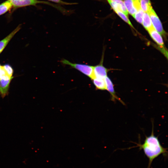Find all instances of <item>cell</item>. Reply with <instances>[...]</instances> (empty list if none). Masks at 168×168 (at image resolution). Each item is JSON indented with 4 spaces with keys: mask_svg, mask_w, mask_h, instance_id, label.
<instances>
[{
    "mask_svg": "<svg viewBox=\"0 0 168 168\" xmlns=\"http://www.w3.org/2000/svg\"><path fill=\"white\" fill-rule=\"evenodd\" d=\"M137 147L143 150L148 159V168H151L153 161L160 155H167V149L161 146L158 137L154 135L153 129L151 135L146 137L144 143L138 144Z\"/></svg>",
    "mask_w": 168,
    "mask_h": 168,
    "instance_id": "1",
    "label": "cell"
},
{
    "mask_svg": "<svg viewBox=\"0 0 168 168\" xmlns=\"http://www.w3.org/2000/svg\"><path fill=\"white\" fill-rule=\"evenodd\" d=\"M61 62L64 65H69L71 67L77 70L91 79L94 77L93 66L86 64L72 63L64 59H62Z\"/></svg>",
    "mask_w": 168,
    "mask_h": 168,
    "instance_id": "2",
    "label": "cell"
},
{
    "mask_svg": "<svg viewBox=\"0 0 168 168\" xmlns=\"http://www.w3.org/2000/svg\"><path fill=\"white\" fill-rule=\"evenodd\" d=\"M154 28L161 35L166 37V34L164 30L161 23L152 8L148 12Z\"/></svg>",
    "mask_w": 168,
    "mask_h": 168,
    "instance_id": "3",
    "label": "cell"
},
{
    "mask_svg": "<svg viewBox=\"0 0 168 168\" xmlns=\"http://www.w3.org/2000/svg\"><path fill=\"white\" fill-rule=\"evenodd\" d=\"M15 7H21L31 5H35L38 3L49 4L55 7V5L48 2L37 0H8ZM56 8H57L56 7Z\"/></svg>",
    "mask_w": 168,
    "mask_h": 168,
    "instance_id": "4",
    "label": "cell"
},
{
    "mask_svg": "<svg viewBox=\"0 0 168 168\" xmlns=\"http://www.w3.org/2000/svg\"><path fill=\"white\" fill-rule=\"evenodd\" d=\"M12 78L6 75L0 78V95L2 98L8 95L10 84Z\"/></svg>",
    "mask_w": 168,
    "mask_h": 168,
    "instance_id": "5",
    "label": "cell"
},
{
    "mask_svg": "<svg viewBox=\"0 0 168 168\" xmlns=\"http://www.w3.org/2000/svg\"><path fill=\"white\" fill-rule=\"evenodd\" d=\"M103 57H102L100 63L99 64L93 66L94 77L105 79L107 76V72L109 71V69L103 66Z\"/></svg>",
    "mask_w": 168,
    "mask_h": 168,
    "instance_id": "6",
    "label": "cell"
},
{
    "mask_svg": "<svg viewBox=\"0 0 168 168\" xmlns=\"http://www.w3.org/2000/svg\"><path fill=\"white\" fill-rule=\"evenodd\" d=\"M104 80L105 83L106 90L110 93L111 95V100L113 101H115L116 100H118L122 104L124 105V102L116 95L113 84L110 78L107 76L105 78Z\"/></svg>",
    "mask_w": 168,
    "mask_h": 168,
    "instance_id": "7",
    "label": "cell"
},
{
    "mask_svg": "<svg viewBox=\"0 0 168 168\" xmlns=\"http://www.w3.org/2000/svg\"><path fill=\"white\" fill-rule=\"evenodd\" d=\"M153 40L161 47L164 48V44L161 35L155 30L153 27L148 30Z\"/></svg>",
    "mask_w": 168,
    "mask_h": 168,
    "instance_id": "8",
    "label": "cell"
},
{
    "mask_svg": "<svg viewBox=\"0 0 168 168\" xmlns=\"http://www.w3.org/2000/svg\"><path fill=\"white\" fill-rule=\"evenodd\" d=\"M21 28V25L18 26L8 35L0 41V54L6 47L10 41Z\"/></svg>",
    "mask_w": 168,
    "mask_h": 168,
    "instance_id": "9",
    "label": "cell"
},
{
    "mask_svg": "<svg viewBox=\"0 0 168 168\" xmlns=\"http://www.w3.org/2000/svg\"><path fill=\"white\" fill-rule=\"evenodd\" d=\"M96 90H106L104 79L94 77L91 79Z\"/></svg>",
    "mask_w": 168,
    "mask_h": 168,
    "instance_id": "10",
    "label": "cell"
},
{
    "mask_svg": "<svg viewBox=\"0 0 168 168\" xmlns=\"http://www.w3.org/2000/svg\"><path fill=\"white\" fill-rule=\"evenodd\" d=\"M123 1L128 12L133 16L137 12L133 0H124Z\"/></svg>",
    "mask_w": 168,
    "mask_h": 168,
    "instance_id": "11",
    "label": "cell"
},
{
    "mask_svg": "<svg viewBox=\"0 0 168 168\" xmlns=\"http://www.w3.org/2000/svg\"><path fill=\"white\" fill-rule=\"evenodd\" d=\"M142 24L147 31L153 27L150 16L148 13L144 12Z\"/></svg>",
    "mask_w": 168,
    "mask_h": 168,
    "instance_id": "12",
    "label": "cell"
},
{
    "mask_svg": "<svg viewBox=\"0 0 168 168\" xmlns=\"http://www.w3.org/2000/svg\"><path fill=\"white\" fill-rule=\"evenodd\" d=\"M140 4L141 9L144 12L148 13L152 8L150 0H140Z\"/></svg>",
    "mask_w": 168,
    "mask_h": 168,
    "instance_id": "13",
    "label": "cell"
},
{
    "mask_svg": "<svg viewBox=\"0 0 168 168\" xmlns=\"http://www.w3.org/2000/svg\"><path fill=\"white\" fill-rule=\"evenodd\" d=\"M12 5L8 0L0 5V15H2L10 10Z\"/></svg>",
    "mask_w": 168,
    "mask_h": 168,
    "instance_id": "14",
    "label": "cell"
},
{
    "mask_svg": "<svg viewBox=\"0 0 168 168\" xmlns=\"http://www.w3.org/2000/svg\"><path fill=\"white\" fill-rule=\"evenodd\" d=\"M144 12L141 9L138 10L133 16L135 19L139 23L142 24Z\"/></svg>",
    "mask_w": 168,
    "mask_h": 168,
    "instance_id": "15",
    "label": "cell"
},
{
    "mask_svg": "<svg viewBox=\"0 0 168 168\" xmlns=\"http://www.w3.org/2000/svg\"><path fill=\"white\" fill-rule=\"evenodd\" d=\"M119 6L120 10L124 13L127 16L128 12L125 6L124 2L122 0H111Z\"/></svg>",
    "mask_w": 168,
    "mask_h": 168,
    "instance_id": "16",
    "label": "cell"
},
{
    "mask_svg": "<svg viewBox=\"0 0 168 168\" xmlns=\"http://www.w3.org/2000/svg\"><path fill=\"white\" fill-rule=\"evenodd\" d=\"M115 12L124 21L128 24L133 28H134L133 25L131 23L129 19L128 18V16L122 11H118L116 12Z\"/></svg>",
    "mask_w": 168,
    "mask_h": 168,
    "instance_id": "17",
    "label": "cell"
},
{
    "mask_svg": "<svg viewBox=\"0 0 168 168\" xmlns=\"http://www.w3.org/2000/svg\"><path fill=\"white\" fill-rule=\"evenodd\" d=\"M3 67L6 75L9 77H12L13 70L12 67L10 65L8 64L3 66Z\"/></svg>",
    "mask_w": 168,
    "mask_h": 168,
    "instance_id": "18",
    "label": "cell"
},
{
    "mask_svg": "<svg viewBox=\"0 0 168 168\" xmlns=\"http://www.w3.org/2000/svg\"><path fill=\"white\" fill-rule=\"evenodd\" d=\"M49 1L56 2L57 3H58L59 4H63V5H72V4H76V3H68L67 2H64L61 0H48Z\"/></svg>",
    "mask_w": 168,
    "mask_h": 168,
    "instance_id": "19",
    "label": "cell"
},
{
    "mask_svg": "<svg viewBox=\"0 0 168 168\" xmlns=\"http://www.w3.org/2000/svg\"><path fill=\"white\" fill-rule=\"evenodd\" d=\"M6 75L3 69V66L0 65V78Z\"/></svg>",
    "mask_w": 168,
    "mask_h": 168,
    "instance_id": "20",
    "label": "cell"
}]
</instances>
